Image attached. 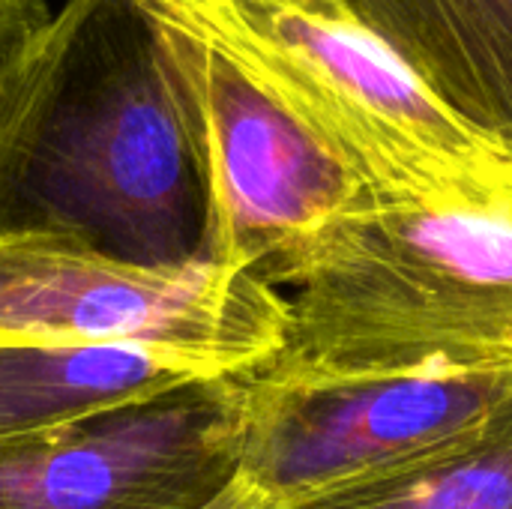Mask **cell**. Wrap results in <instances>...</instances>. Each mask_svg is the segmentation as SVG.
I'll return each mask as SVG.
<instances>
[{
	"instance_id": "obj_1",
	"label": "cell",
	"mask_w": 512,
	"mask_h": 509,
	"mask_svg": "<svg viewBox=\"0 0 512 509\" xmlns=\"http://www.w3.org/2000/svg\"><path fill=\"white\" fill-rule=\"evenodd\" d=\"M0 240L207 264L195 90L144 0H66L0 69Z\"/></svg>"
},
{
	"instance_id": "obj_2",
	"label": "cell",
	"mask_w": 512,
	"mask_h": 509,
	"mask_svg": "<svg viewBox=\"0 0 512 509\" xmlns=\"http://www.w3.org/2000/svg\"><path fill=\"white\" fill-rule=\"evenodd\" d=\"M276 381L512 372V201L369 195L300 261Z\"/></svg>"
},
{
	"instance_id": "obj_3",
	"label": "cell",
	"mask_w": 512,
	"mask_h": 509,
	"mask_svg": "<svg viewBox=\"0 0 512 509\" xmlns=\"http://www.w3.org/2000/svg\"><path fill=\"white\" fill-rule=\"evenodd\" d=\"M258 75L375 195L512 201V156L444 108L342 0H147Z\"/></svg>"
},
{
	"instance_id": "obj_4",
	"label": "cell",
	"mask_w": 512,
	"mask_h": 509,
	"mask_svg": "<svg viewBox=\"0 0 512 509\" xmlns=\"http://www.w3.org/2000/svg\"><path fill=\"white\" fill-rule=\"evenodd\" d=\"M288 300L216 267L147 270L57 240H0V348H135L207 375L267 366Z\"/></svg>"
},
{
	"instance_id": "obj_5",
	"label": "cell",
	"mask_w": 512,
	"mask_h": 509,
	"mask_svg": "<svg viewBox=\"0 0 512 509\" xmlns=\"http://www.w3.org/2000/svg\"><path fill=\"white\" fill-rule=\"evenodd\" d=\"M243 441L210 509H300L441 456L512 408V372L276 381L243 375Z\"/></svg>"
},
{
	"instance_id": "obj_6",
	"label": "cell",
	"mask_w": 512,
	"mask_h": 509,
	"mask_svg": "<svg viewBox=\"0 0 512 509\" xmlns=\"http://www.w3.org/2000/svg\"><path fill=\"white\" fill-rule=\"evenodd\" d=\"M159 15L174 27L195 90L207 264L282 288L372 192L228 48L177 15Z\"/></svg>"
},
{
	"instance_id": "obj_7",
	"label": "cell",
	"mask_w": 512,
	"mask_h": 509,
	"mask_svg": "<svg viewBox=\"0 0 512 509\" xmlns=\"http://www.w3.org/2000/svg\"><path fill=\"white\" fill-rule=\"evenodd\" d=\"M243 375L0 441V509H210L240 462Z\"/></svg>"
},
{
	"instance_id": "obj_8",
	"label": "cell",
	"mask_w": 512,
	"mask_h": 509,
	"mask_svg": "<svg viewBox=\"0 0 512 509\" xmlns=\"http://www.w3.org/2000/svg\"><path fill=\"white\" fill-rule=\"evenodd\" d=\"M468 129L512 156V0H342Z\"/></svg>"
},
{
	"instance_id": "obj_9",
	"label": "cell",
	"mask_w": 512,
	"mask_h": 509,
	"mask_svg": "<svg viewBox=\"0 0 512 509\" xmlns=\"http://www.w3.org/2000/svg\"><path fill=\"white\" fill-rule=\"evenodd\" d=\"M201 378L216 375L135 348H0V441L51 432Z\"/></svg>"
},
{
	"instance_id": "obj_10",
	"label": "cell",
	"mask_w": 512,
	"mask_h": 509,
	"mask_svg": "<svg viewBox=\"0 0 512 509\" xmlns=\"http://www.w3.org/2000/svg\"><path fill=\"white\" fill-rule=\"evenodd\" d=\"M300 509H512V408L441 456Z\"/></svg>"
},
{
	"instance_id": "obj_11",
	"label": "cell",
	"mask_w": 512,
	"mask_h": 509,
	"mask_svg": "<svg viewBox=\"0 0 512 509\" xmlns=\"http://www.w3.org/2000/svg\"><path fill=\"white\" fill-rule=\"evenodd\" d=\"M45 0H0V69L48 24Z\"/></svg>"
}]
</instances>
